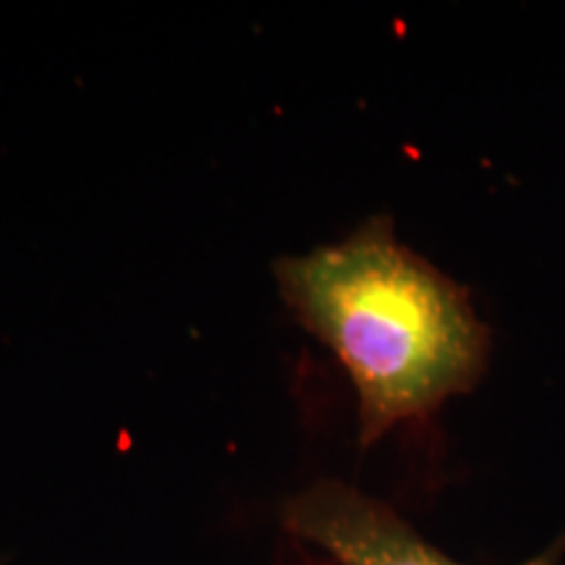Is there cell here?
I'll return each instance as SVG.
<instances>
[{"instance_id":"2","label":"cell","mask_w":565,"mask_h":565,"mask_svg":"<svg viewBox=\"0 0 565 565\" xmlns=\"http://www.w3.org/2000/svg\"><path fill=\"white\" fill-rule=\"evenodd\" d=\"M282 521L338 565H463L429 545L393 508L341 482H320L296 494ZM561 557L563 542H557L515 565H561Z\"/></svg>"},{"instance_id":"1","label":"cell","mask_w":565,"mask_h":565,"mask_svg":"<svg viewBox=\"0 0 565 565\" xmlns=\"http://www.w3.org/2000/svg\"><path fill=\"white\" fill-rule=\"evenodd\" d=\"M282 299L335 353L359 395L362 445L471 391L490 333L469 294L372 217L338 244L275 265Z\"/></svg>"}]
</instances>
